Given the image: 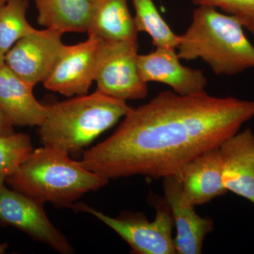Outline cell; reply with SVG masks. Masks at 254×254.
<instances>
[{"mask_svg": "<svg viewBox=\"0 0 254 254\" xmlns=\"http://www.w3.org/2000/svg\"><path fill=\"white\" fill-rule=\"evenodd\" d=\"M254 117V101L205 91H162L132 108L113 134L86 150L79 162L108 180L143 175L180 182L190 162L219 148Z\"/></svg>", "mask_w": 254, "mask_h": 254, "instance_id": "obj_1", "label": "cell"}, {"mask_svg": "<svg viewBox=\"0 0 254 254\" xmlns=\"http://www.w3.org/2000/svg\"><path fill=\"white\" fill-rule=\"evenodd\" d=\"M197 6L220 8L236 18L243 28L254 33V0H190Z\"/></svg>", "mask_w": 254, "mask_h": 254, "instance_id": "obj_20", "label": "cell"}, {"mask_svg": "<svg viewBox=\"0 0 254 254\" xmlns=\"http://www.w3.org/2000/svg\"><path fill=\"white\" fill-rule=\"evenodd\" d=\"M48 107V116L39 127L42 143L67 153L87 146L132 109L126 100L98 91Z\"/></svg>", "mask_w": 254, "mask_h": 254, "instance_id": "obj_4", "label": "cell"}, {"mask_svg": "<svg viewBox=\"0 0 254 254\" xmlns=\"http://www.w3.org/2000/svg\"><path fill=\"white\" fill-rule=\"evenodd\" d=\"M8 245L6 243L1 244L0 245V254H4L5 251L7 249Z\"/></svg>", "mask_w": 254, "mask_h": 254, "instance_id": "obj_24", "label": "cell"}, {"mask_svg": "<svg viewBox=\"0 0 254 254\" xmlns=\"http://www.w3.org/2000/svg\"><path fill=\"white\" fill-rule=\"evenodd\" d=\"M136 16L133 18L138 32H145L156 48L177 50L180 36L175 34L159 13L152 0H133Z\"/></svg>", "mask_w": 254, "mask_h": 254, "instance_id": "obj_17", "label": "cell"}, {"mask_svg": "<svg viewBox=\"0 0 254 254\" xmlns=\"http://www.w3.org/2000/svg\"><path fill=\"white\" fill-rule=\"evenodd\" d=\"M33 150L31 138L25 133L0 137V174L7 177L14 173Z\"/></svg>", "mask_w": 254, "mask_h": 254, "instance_id": "obj_19", "label": "cell"}, {"mask_svg": "<svg viewBox=\"0 0 254 254\" xmlns=\"http://www.w3.org/2000/svg\"><path fill=\"white\" fill-rule=\"evenodd\" d=\"M37 21L46 28L62 33L88 31L91 19L88 0H35Z\"/></svg>", "mask_w": 254, "mask_h": 254, "instance_id": "obj_16", "label": "cell"}, {"mask_svg": "<svg viewBox=\"0 0 254 254\" xmlns=\"http://www.w3.org/2000/svg\"><path fill=\"white\" fill-rule=\"evenodd\" d=\"M109 180L85 168L68 153L44 146L33 150L14 173L6 177V184L44 204L72 206L73 202L91 190L105 186Z\"/></svg>", "mask_w": 254, "mask_h": 254, "instance_id": "obj_2", "label": "cell"}, {"mask_svg": "<svg viewBox=\"0 0 254 254\" xmlns=\"http://www.w3.org/2000/svg\"><path fill=\"white\" fill-rule=\"evenodd\" d=\"M222 182L227 190L254 205V133L250 128L237 133L219 146Z\"/></svg>", "mask_w": 254, "mask_h": 254, "instance_id": "obj_12", "label": "cell"}, {"mask_svg": "<svg viewBox=\"0 0 254 254\" xmlns=\"http://www.w3.org/2000/svg\"><path fill=\"white\" fill-rule=\"evenodd\" d=\"M177 50L180 60H203L218 76L254 68V47L243 26L233 16L221 14L212 6H198L193 11Z\"/></svg>", "mask_w": 254, "mask_h": 254, "instance_id": "obj_3", "label": "cell"}, {"mask_svg": "<svg viewBox=\"0 0 254 254\" xmlns=\"http://www.w3.org/2000/svg\"><path fill=\"white\" fill-rule=\"evenodd\" d=\"M15 133L13 125L0 109V137L9 136Z\"/></svg>", "mask_w": 254, "mask_h": 254, "instance_id": "obj_21", "label": "cell"}, {"mask_svg": "<svg viewBox=\"0 0 254 254\" xmlns=\"http://www.w3.org/2000/svg\"><path fill=\"white\" fill-rule=\"evenodd\" d=\"M6 0H0V7L6 2Z\"/></svg>", "mask_w": 254, "mask_h": 254, "instance_id": "obj_25", "label": "cell"}, {"mask_svg": "<svg viewBox=\"0 0 254 254\" xmlns=\"http://www.w3.org/2000/svg\"><path fill=\"white\" fill-rule=\"evenodd\" d=\"M163 186L164 199L173 214L177 230L174 238L176 254H201L205 237L213 231V220L195 213L194 205L184 194L181 182L176 179H163Z\"/></svg>", "mask_w": 254, "mask_h": 254, "instance_id": "obj_11", "label": "cell"}, {"mask_svg": "<svg viewBox=\"0 0 254 254\" xmlns=\"http://www.w3.org/2000/svg\"><path fill=\"white\" fill-rule=\"evenodd\" d=\"M0 225H11L62 254H71L69 242L50 222L43 203L4 187L0 192Z\"/></svg>", "mask_w": 254, "mask_h": 254, "instance_id": "obj_8", "label": "cell"}, {"mask_svg": "<svg viewBox=\"0 0 254 254\" xmlns=\"http://www.w3.org/2000/svg\"><path fill=\"white\" fill-rule=\"evenodd\" d=\"M137 65L140 76L145 83H164L179 95L202 93L208 84L201 70L182 64L176 50L156 48L148 54L138 55Z\"/></svg>", "mask_w": 254, "mask_h": 254, "instance_id": "obj_10", "label": "cell"}, {"mask_svg": "<svg viewBox=\"0 0 254 254\" xmlns=\"http://www.w3.org/2000/svg\"><path fill=\"white\" fill-rule=\"evenodd\" d=\"M91 19L88 37L108 41H137L134 20L127 0H88Z\"/></svg>", "mask_w": 254, "mask_h": 254, "instance_id": "obj_15", "label": "cell"}, {"mask_svg": "<svg viewBox=\"0 0 254 254\" xmlns=\"http://www.w3.org/2000/svg\"><path fill=\"white\" fill-rule=\"evenodd\" d=\"M6 175L0 174V192L4 188V184L6 183Z\"/></svg>", "mask_w": 254, "mask_h": 254, "instance_id": "obj_22", "label": "cell"}, {"mask_svg": "<svg viewBox=\"0 0 254 254\" xmlns=\"http://www.w3.org/2000/svg\"><path fill=\"white\" fill-rule=\"evenodd\" d=\"M76 210L88 212L118 233L135 252L141 254H175L173 214L166 200L159 198L153 221L141 213H125L117 218L84 204L73 205Z\"/></svg>", "mask_w": 254, "mask_h": 254, "instance_id": "obj_6", "label": "cell"}, {"mask_svg": "<svg viewBox=\"0 0 254 254\" xmlns=\"http://www.w3.org/2000/svg\"><path fill=\"white\" fill-rule=\"evenodd\" d=\"M98 39L88 37L83 43L64 46L53 71L43 81L49 91L66 97L88 93L95 78Z\"/></svg>", "mask_w": 254, "mask_h": 254, "instance_id": "obj_9", "label": "cell"}, {"mask_svg": "<svg viewBox=\"0 0 254 254\" xmlns=\"http://www.w3.org/2000/svg\"><path fill=\"white\" fill-rule=\"evenodd\" d=\"M180 182L184 194L194 206L225 194L227 190L222 182V163L218 148L205 151L190 162Z\"/></svg>", "mask_w": 254, "mask_h": 254, "instance_id": "obj_14", "label": "cell"}, {"mask_svg": "<svg viewBox=\"0 0 254 254\" xmlns=\"http://www.w3.org/2000/svg\"><path fill=\"white\" fill-rule=\"evenodd\" d=\"M5 64V54L0 51V68Z\"/></svg>", "mask_w": 254, "mask_h": 254, "instance_id": "obj_23", "label": "cell"}, {"mask_svg": "<svg viewBox=\"0 0 254 254\" xmlns=\"http://www.w3.org/2000/svg\"><path fill=\"white\" fill-rule=\"evenodd\" d=\"M28 0H6L0 7V51L6 54L18 41L36 31L28 22Z\"/></svg>", "mask_w": 254, "mask_h": 254, "instance_id": "obj_18", "label": "cell"}, {"mask_svg": "<svg viewBox=\"0 0 254 254\" xmlns=\"http://www.w3.org/2000/svg\"><path fill=\"white\" fill-rule=\"evenodd\" d=\"M138 50L137 41L98 39L94 78L97 91L120 100L144 99L148 87L138 72Z\"/></svg>", "mask_w": 254, "mask_h": 254, "instance_id": "obj_5", "label": "cell"}, {"mask_svg": "<svg viewBox=\"0 0 254 254\" xmlns=\"http://www.w3.org/2000/svg\"><path fill=\"white\" fill-rule=\"evenodd\" d=\"M63 33L46 28L36 29L23 37L5 54V64L30 86L46 81L53 71L65 45Z\"/></svg>", "mask_w": 254, "mask_h": 254, "instance_id": "obj_7", "label": "cell"}, {"mask_svg": "<svg viewBox=\"0 0 254 254\" xmlns=\"http://www.w3.org/2000/svg\"><path fill=\"white\" fill-rule=\"evenodd\" d=\"M33 89L6 64L0 68V109L13 126L41 127L46 120L48 107L36 99Z\"/></svg>", "mask_w": 254, "mask_h": 254, "instance_id": "obj_13", "label": "cell"}]
</instances>
